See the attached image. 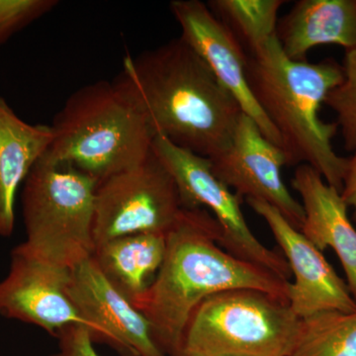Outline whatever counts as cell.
Segmentation results:
<instances>
[{"label":"cell","mask_w":356,"mask_h":356,"mask_svg":"<svg viewBox=\"0 0 356 356\" xmlns=\"http://www.w3.org/2000/svg\"><path fill=\"white\" fill-rule=\"evenodd\" d=\"M302 321L292 356H356V311L324 312Z\"/></svg>","instance_id":"d6986e66"},{"label":"cell","mask_w":356,"mask_h":356,"mask_svg":"<svg viewBox=\"0 0 356 356\" xmlns=\"http://www.w3.org/2000/svg\"><path fill=\"white\" fill-rule=\"evenodd\" d=\"M96 185L74 166L43 156L24 181L21 201L26 241L16 248L67 270L91 259Z\"/></svg>","instance_id":"5b68a950"},{"label":"cell","mask_w":356,"mask_h":356,"mask_svg":"<svg viewBox=\"0 0 356 356\" xmlns=\"http://www.w3.org/2000/svg\"><path fill=\"white\" fill-rule=\"evenodd\" d=\"M276 38L288 58L306 62L312 49L356 48V0H299L278 20Z\"/></svg>","instance_id":"9a60e30c"},{"label":"cell","mask_w":356,"mask_h":356,"mask_svg":"<svg viewBox=\"0 0 356 356\" xmlns=\"http://www.w3.org/2000/svg\"><path fill=\"white\" fill-rule=\"evenodd\" d=\"M51 126L55 139L44 158L74 166L97 184L140 165L154 138L144 115L114 81L77 89Z\"/></svg>","instance_id":"277c9868"},{"label":"cell","mask_w":356,"mask_h":356,"mask_svg":"<svg viewBox=\"0 0 356 356\" xmlns=\"http://www.w3.org/2000/svg\"><path fill=\"white\" fill-rule=\"evenodd\" d=\"M284 0H210L207 6L252 54L276 37Z\"/></svg>","instance_id":"ac0fdd59"},{"label":"cell","mask_w":356,"mask_h":356,"mask_svg":"<svg viewBox=\"0 0 356 356\" xmlns=\"http://www.w3.org/2000/svg\"><path fill=\"white\" fill-rule=\"evenodd\" d=\"M54 139L51 125L23 121L0 96V236L13 235L18 188Z\"/></svg>","instance_id":"2e32d148"},{"label":"cell","mask_w":356,"mask_h":356,"mask_svg":"<svg viewBox=\"0 0 356 356\" xmlns=\"http://www.w3.org/2000/svg\"><path fill=\"white\" fill-rule=\"evenodd\" d=\"M165 241L163 264L134 307L147 318L166 356H182L189 321L213 295L248 288L289 303V281L225 250L219 245L221 229L207 210L186 209Z\"/></svg>","instance_id":"7a4b0ae2"},{"label":"cell","mask_w":356,"mask_h":356,"mask_svg":"<svg viewBox=\"0 0 356 356\" xmlns=\"http://www.w3.org/2000/svg\"><path fill=\"white\" fill-rule=\"evenodd\" d=\"M165 250V236L137 234L98 245L92 259L105 280L134 306L156 278Z\"/></svg>","instance_id":"e0dca14e"},{"label":"cell","mask_w":356,"mask_h":356,"mask_svg":"<svg viewBox=\"0 0 356 356\" xmlns=\"http://www.w3.org/2000/svg\"><path fill=\"white\" fill-rule=\"evenodd\" d=\"M302 325L284 300L248 288L228 290L194 312L182 356H292Z\"/></svg>","instance_id":"8992f818"},{"label":"cell","mask_w":356,"mask_h":356,"mask_svg":"<svg viewBox=\"0 0 356 356\" xmlns=\"http://www.w3.org/2000/svg\"><path fill=\"white\" fill-rule=\"evenodd\" d=\"M152 151L172 175L184 207H205L214 215L221 229L219 245L225 250L289 281L292 273L284 255L269 250L254 236L241 208L243 199L215 175L209 159L159 136L154 138Z\"/></svg>","instance_id":"ba28073f"},{"label":"cell","mask_w":356,"mask_h":356,"mask_svg":"<svg viewBox=\"0 0 356 356\" xmlns=\"http://www.w3.org/2000/svg\"><path fill=\"white\" fill-rule=\"evenodd\" d=\"M58 350L51 356H100L93 348V339L88 327L70 325L58 332Z\"/></svg>","instance_id":"7402d4cb"},{"label":"cell","mask_w":356,"mask_h":356,"mask_svg":"<svg viewBox=\"0 0 356 356\" xmlns=\"http://www.w3.org/2000/svg\"><path fill=\"white\" fill-rule=\"evenodd\" d=\"M58 4V0H0V46Z\"/></svg>","instance_id":"44dd1931"},{"label":"cell","mask_w":356,"mask_h":356,"mask_svg":"<svg viewBox=\"0 0 356 356\" xmlns=\"http://www.w3.org/2000/svg\"><path fill=\"white\" fill-rule=\"evenodd\" d=\"M291 184L301 197L305 214L300 232L321 252L327 248L334 250L356 302V229L341 192L308 165L297 168Z\"/></svg>","instance_id":"5bb4252c"},{"label":"cell","mask_w":356,"mask_h":356,"mask_svg":"<svg viewBox=\"0 0 356 356\" xmlns=\"http://www.w3.org/2000/svg\"><path fill=\"white\" fill-rule=\"evenodd\" d=\"M245 202L266 222L289 264L294 275L289 305L299 318L324 312L356 311L350 288L320 250L270 204L254 199H245Z\"/></svg>","instance_id":"30bf717a"},{"label":"cell","mask_w":356,"mask_h":356,"mask_svg":"<svg viewBox=\"0 0 356 356\" xmlns=\"http://www.w3.org/2000/svg\"><path fill=\"white\" fill-rule=\"evenodd\" d=\"M185 211L175 179L152 151L140 165L96 185L95 248L137 234L166 236L177 226Z\"/></svg>","instance_id":"52a82bcc"},{"label":"cell","mask_w":356,"mask_h":356,"mask_svg":"<svg viewBox=\"0 0 356 356\" xmlns=\"http://www.w3.org/2000/svg\"><path fill=\"white\" fill-rule=\"evenodd\" d=\"M245 74L255 102L280 134L288 165H310L341 192L348 159L334 152L339 125L323 121L320 109L343 81V67L331 58L317 64L293 60L274 37L248 54Z\"/></svg>","instance_id":"3957f363"},{"label":"cell","mask_w":356,"mask_h":356,"mask_svg":"<svg viewBox=\"0 0 356 356\" xmlns=\"http://www.w3.org/2000/svg\"><path fill=\"white\" fill-rule=\"evenodd\" d=\"M213 172L240 198L270 204L297 229L304 222L301 202L293 197L281 175L287 156L243 113L226 149L210 158Z\"/></svg>","instance_id":"9c48e42d"},{"label":"cell","mask_w":356,"mask_h":356,"mask_svg":"<svg viewBox=\"0 0 356 356\" xmlns=\"http://www.w3.org/2000/svg\"><path fill=\"white\" fill-rule=\"evenodd\" d=\"M70 271L14 248L9 273L0 281V315L37 325L54 337L70 325H84L91 334V325L65 293Z\"/></svg>","instance_id":"4fadbf2b"},{"label":"cell","mask_w":356,"mask_h":356,"mask_svg":"<svg viewBox=\"0 0 356 356\" xmlns=\"http://www.w3.org/2000/svg\"><path fill=\"white\" fill-rule=\"evenodd\" d=\"M170 7L181 29L180 38L207 64L235 97L243 113L257 123L267 139L282 149L280 134L257 105L248 86V54L235 35L200 0H173Z\"/></svg>","instance_id":"8fae6325"},{"label":"cell","mask_w":356,"mask_h":356,"mask_svg":"<svg viewBox=\"0 0 356 356\" xmlns=\"http://www.w3.org/2000/svg\"><path fill=\"white\" fill-rule=\"evenodd\" d=\"M343 79L330 91L325 104L334 111L343 135L344 149H356V48L346 51Z\"/></svg>","instance_id":"ffe728a7"},{"label":"cell","mask_w":356,"mask_h":356,"mask_svg":"<svg viewBox=\"0 0 356 356\" xmlns=\"http://www.w3.org/2000/svg\"><path fill=\"white\" fill-rule=\"evenodd\" d=\"M114 83L144 115L154 137L212 158L226 149L240 104L181 38L127 55Z\"/></svg>","instance_id":"6da1fadb"},{"label":"cell","mask_w":356,"mask_h":356,"mask_svg":"<svg viewBox=\"0 0 356 356\" xmlns=\"http://www.w3.org/2000/svg\"><path fill=\"white\" fill-rule=\"evenodd\" d=\"M65 293L91 325L93 341L107 343L123 356H166L147 318L105 280L92 257L70 271Z\"/></svg>","instance_id":"7c38bea8"},{"label":"cell","mask_w":356,"mask_h":356,"mask_svg":"<svg viewBox=\"0 0 356 356\" xmlns=\"http://www.w3.org/2000/svg\"><path fill=\"white\" fill-rule=\"evenodd\" d=\"M341 195L346 206L353 208V221L356 222V149L348 159Z\"/></svg>","instance_id":"603a6c76"}]
</instances>
